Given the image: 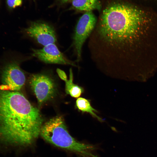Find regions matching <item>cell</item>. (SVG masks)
Segmentation results:
<instances>
[{"mask_svg": "<svg viewBox=\"0 0 157 157\" xmlns=\"http://www.w3.org/2000/svg\"><path fill=\"white\" fill-rule=\"evenodd\" d=\"M88 47L100 69L136 79L152 76L157 71V12L136 3H110L89 36Z\"/></svg>", "mask_w": 157, "mask_h": 157, "instance_id": "1", "label": "cell"}, {"mask_svg": "<svg viewBox=\"0 0 157 157\" xmlns=\"http://www.w3.org/2000/svg\"><path fill=\"white\" fill-rule=\"evenodd\" d=\"M37 108L18 91L0 88V142L5 144L25 138L35 130Z\"/></svg>", "mask_w": 157, "mask_h": 157, "instance_id": "2", "label": "cell"}, {"mask_svg": "<svg viewBox=\"0 0 157 157\" xmlns=\"http://www.w3.org/2000/svg\"><path fill=\"white\" fill-rule=\"evenodd\" d=\"M40 134L50 143L74 152L81 157H98L95 153L97 146L76 140L69 133L61 116L55 117L45 123Z\"/></svg>", "mask_w": 157, "mask_h": 157, "instance_id": "3", "label": "cell"}, {"mask_svg": "<svg viewBox=\"0 0 157 157\" xmlns=\"http://www.w3.org/2000/svg\"><path fill=\"white\" fill-rule=\"evenodd\" d=\"M97 21L95 15L92 11H90L84 14L77 23L72 44L76 56V61L77 63L81 60L82 49L83 44L94 30Z\"/></svg>", "mask_w": 157, "mask_h": 157, "instance_id": "4", "label": "cell"}, {"mask_svg": "<svg viewBox=\"0 0 157 157\" xmlns=\"http://www.w3.org/2000/svg\"><path fill=\"white\" fill-rule=\"evenodd\" d=\"M26 77L24 72L17 62H11L3 69L1 74L2 90L18 91L25 83Z\"/></svg>", "mask_w": 157, "mask_h": 157, "instance_id": "5", "label": "cell"}, {"mask_svg": "<svg viewBox=\"0 0 157 157\" xmlns=\"http://www.w3.org/2000/svg\"><path fill=\"white\" fill-rule=\"evenodd\" d=\"M30 84L40 105L50 99L55 92V86L52 79L43 74H33Z\"/></svg>", "mask_w": 157, "mask_h": 157, "instance_id": "6", "label": "cell"}, {"mask_svg": "<svg viewBox=\"0 0 157 157\" xmlns=\"http://www.w3.org/2000/svg\"><path fill=\"white\" fill-rule=\"evenodd\" d=\"M24 31L28 36L44 46L51 44H55L57 41L54 28L44 22H32Z\"/></svg>", "mask_w": 157, "mask_h": 157, "instance_id": "7", "label": "cell"}, {"mask_svg": "<svg viewBox=\"0 0 157 157\" xmlns=\"http://www.w3.org/2000/svg\"><path fill=\"white\" fill-rule=\"evenodd\" d=\"M32 51L33 56L45 63L76 66L74 63L64 56L55 44H49L41 49H32Z\"/></svg>", "mask_w": 157, "mask_h": 157, "instance_id": "8", "label": "cell"}, {"mask_svg": "<svg viewBox=\"0 0 157 157\" xmlns=\"http://www.w3.org/2000/svg\"><path fill=\"white\" fill-rule=\"evenodd\" d=\"M72 5L78 10L86 12L95 9L100 11L101 8L99 0H73Z\"/></svg>", "mask_w": 157, "mask_h": 157, "instance_id": "9", "label": "cell"}, {"mask_svg": "<svg viewBox=\"0 0 157 157\" xmlns=\"http://www.w3.org/2000/svg\"><path fill=\"white\" fill-rule=\"evenodd\" d=\"M73 74L72 69L69 70V79L65 82V90L67 94L71 97L77 98L79 97L84 92L83 88L74 84L73 82Z\"/></svg>", "mask_w": 157, "mask_h": 157, "instance_id": "10", "label": "cell"}, {"mask_svg": "<svg viewBox=\"0 0 157 157\" xmlns=\"http://www.w3.org/2000/svg\"><path fill=\"white\" fill-rule=\"evenodd\" d=\"M76 106L78 109L83 113L87 112L97 118L99 121L103 120L95 113L97 111L91 105L90 100L84 98H78L76 101Z\"/></svg>", "mask_w": 157, "mask_h": 157, "instance_id": "11", "label": "cell"}, {"mask_svg": "<svg viewBox=\"0 0 157 157\" xmlns=\"http://www.w3.org/2000/svg\"><path fill=\"white\" fill-rule=\"evenodd\" d=\"M138 3L150 8L156 11L157 0H137Z\"/></svg>", "mask_w": 157, "mask_h": 157, "instance_id": "12", "label": "cell"}, {"mask_svg": "<svg viewBox=\"0 0 157 157\" xmlns=\"http://www.w3.org/2000/svg\"><path fill=\"white\" fill-rule=\"evenodd\" d=\"M7 3L10 7L14 8L22 4V0H7Z\"/></svg>", "mask_w": 157, "mask_h": 157, "instance_id": "13", "label": "cell"}, {"mask_svg": "<svg viewBox=\"0 0 157 157\" xmlns=\"http://www.w3.org/2000/svg\"><path fill=\"white\" fill-rule=\"evenodd\" d=\"M57 71L60 78L65 81L67 80V76L64 72L59 69H57Z\"/></svg>", "mask_w": 157, "mask_h": 157, "instance_id": "14", "label": "cell"}, {"mask_svg": "<svg viewBox=\"0 0 157 157\" xmlns=\"http://www.w3.org/2000/svg\"><path fill=\"white\" fill-rule=\"evenodd\" d=\"M70 0H60L61 2L63 3H66Z\"/></svg>", "mask_w": 157, "mask_h": 157, "instance_id": "15", "label": "cell"}]
</instances>
